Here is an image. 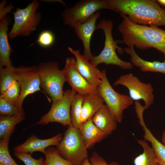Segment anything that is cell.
Wrapping results in <instances>:
<instances>
[{
  "instance_id": "1",
  "label": "cell",
  "mask_w": 165,
  "mask_h": 165,
  "mask_svg": "<svg viewBox=\"0 0 165 165\" xmlns=\"http://www.w3.org/2000/svg\"><path fill=\"white\" fill-rule=\"evenodd\" d=\"M112 10L127 16L134 23L165 26V10L155 0H104Z\"/></svg>"
},
{
  "instance_id": "2",
  "label": "cell",
  "mask_w": 165,
  "mask_h": 165,
  "mask_svg": "<svg viewBox=\"0 0 165 165\" xmlns=\"http://www.w3.org/2000/svg\"><path fill=\"white\" fill-rule=\"evenodd\" d=\"M123 18L118 29L122 35V40L118 43L126 44L129 47L135 46L144 50L152 48L162 53L165 57V31L158 27L143 25L129 20L126 15L121 14Z\"/></svg>"
},
{
  "instance_id": "3",
  "label": "cell",
  "mask_w": 165,
  "mask_h": 165,
  "mask_svg": "<svg viewBox=\"0 0 165 165\" xmlns=\"http://www.w3.org/2000/svg\"><path fill=\"white\" fill-rule=\"evenodd\" d=\"M113 25L112 20H102L96 24V29H101L104 32L105 45L101 53L94 57L90 62L97 67L100 64L105 63L117 66L123 69H132L133 65L131 62L122 60L116 54V50L120 54H122L123 50L122 47L118 46L116 41L113 39L112 34Z\"/></svg>"
},
{
  "instance_id": "4",
  "label": "cell",
  "mask_w": 165,
  "mask_h": 165,
  "mask_svg": "<svg viewBox=\"0 0 165 165\" xmlns=\"http://www.w3.org/2000/svg\"><path fill=\"white\" fill-rule=\"evenodd\" d=\"M57 150L63 158L72 165H82L88 159V153L79 128L72 125L68 127Z\"/></svg>"
},
{
  "instance_id": "5",
  "label": "cell",
  "mask_w": 165,
  "mask_h": 165,
  "mask_svg": "<svg viewBox=\"0 0 165 165\" xmlns=\"http://www.w3.org/2000/svg\"><path fill=\"white\" fill-rule=\"evenodd\" d=\"M37 68L40 86L51 98L53 101L63 98L64 84L66 82L63 70L59 69L55 61L41 63Z\"/></svg>"
},
{
  "instance_id": "6",
  "label": "cell",
  "mask_w": 165,
  "mask_h": 165,
  "mask_svg": "<svg viewBox=\"0 0 165 165\" xmlns=\"http://www.w3.org/2000/svg\"><path fill=\"white\" fill-rule=\"evenodd\" d=\"M40 6L37 0H34L24 8H17L13 13L14 21L8 33L9 39L27 36L36 30L41 19V13L36 11Z\"/></svg>"
},
{
  "instance_id": "7",
  "label": "cell",
  "mask_w": 165,
  "mask_h": 165,
  "mask_svg": "<svg viewBox=\"0 0 165 165\" xmlns=\"http://www.w3.org/2000/svg\"><path fill=\"white\" fill-rule=\"evenodd\" d=\"M102 72L101 82L97 87L98 93L103 98L118 122L121 123L123 119V111L133 104V101L130 96L116 92L110 83L105 70Z\"/></svg>"
},
{
  "instance_id": "8",
  "label": "cell",
  "mask_w": 165,
  "mask_h": 165,
  "mask_svg": "<svg viewBox=\"0 0 165 165\" xmlns=\"http://www.w3.org/2000/svg\"><path fill=\"white\" fill-rule=\"evenodd\" d=\"M102 9L112 10L104 0H82L77 2L72 7L66 9L61 16L64 24L74 28Z\"/></svg>"
},
{
  "instance_id": "9",
  "label": "cell",
  "mask_w": 165,
  "mask_h": 165,
  "mask_svg": "<svg viewBox=\"0 0 165 165\" xmlns=\"http://www.w3.org/2000/svg\"><path fill=\"white\" fill-rule=\"evenodd\" d=\"M14 73L16 80L20 87V97L16 107L20 114L24 116L22 105L28 95L40 90V81L37 66H20L15 68Z\"/></svg>"
},
{
  "instance_id": "10",
  "label": "cell",
  "mask_w": 165,
  "mask_h": 165,
  "mask_svg": "<svg viewBox=\"0 0 165 165\" xmlns=\"http://www.w3.org/2000/svg\"><path fill=\"white\" fill-rule=\"evenodd\" d=\"M76 93L72 89L66 90L64 92L63 98L53 101L49 111L34 125H45L50 123L57 122L68 127L72 126L70 109Z\"/></svg>"
},
{
  "instance_id": "11",
  "label": "cell",
  "mask_w": 165,
  "mask_h": 165,
  "mask_svg": "<svg viewBox=\"0 0 165 165\" xmlns=\"http://www.w3.org/2000/svg\"><path fill=\"white\" fill-rule=\"evenodd\" d=\"M118 85L124 86L128 89L130 97L133 101L143 100L145 102L143 107L144 111L154 102L153 89L152 85L141 82L131 73L121 76L114 83V86Z\"/></svg>"
},
{
  "instance_id": "12",
  "label": "cell",
  "mask_w": 165,
  "mask_h": 165,
  "mask_svg": "<svg viewBox=\"0 0 165 165\" xmlns=\"http://www.w3.org/2000/svg\"><path fill=\"white\" fill-rule=\"evenodd\" d=\"M63 70L66 82L76 93L83 95L91 93H98L97 87L90 84L78 70L75 58L67 57Z\"/></svg>"
},
{
  "instance_id": "13",
  "label": "cell",
  "mask_w": 165,
  "mask_h": 165,
  "mask_svg": "<svg viewBox=\"0 0 165 165\" xmlns=\"http://www.w3.org/2000/svg\"><path fill=\"white\" fill-rule=\"evenodd\" d=\"M68 49L74 56L77 68L81 75L92 85L98 86L101 82L102 72L81 54L78 50L69 47Z\"/></svg>"
},
{
  "instance_id": "14",
  "label": "cell",
  "mask_w": 165,
  "mask_h": 165,
  "mask_svg": "<svg viewBox=\"0 0 165 165\" xmlns=\"http://www.w3.org/2000/svg\"><path fill=\"white\" fill-rule=\"evenodd\" d=\"M63 134H57L51 138L42 139L33 134L23 144L13 148L14 152L32 153L39 152L45 154L46 149L49 146L58 145L62 139Z\"/></svg>"
},
{
  "instance_id": "15",
  "label": "cell",
  "mask_w": 165,
  "mask_h": 165,
  "mask_svg": "<svg viewBox=\"0 0 165 165\" xmlns=\"http://www.w3.org/2000/svg\"><path fill=\"white\" fill-rule=\"evenodd\" d=\"M101 13L97 12L91 16L86 22L75 26L73 28L75 33L83 43V55L90 61L94 56L90 51V43L91 37L96 29V23L100 16Z\"/></svg>"
},
{
  "instance_id": "16",
  "label": "cell",
  "mask_w": 165,
  "mask_h": 165,
  "mask_svg": "<svg viewBox=\"0 0 165 165\" xmlns=\"http://www.w3.org/2000/svg\"><path fill=\"white\" fill-rule=\"evenodd\" d=\"M11 20L6 15L0 22V68H13L10 55L12 50L9 43L8 31Z\"/></svg>"
},
{
  "instance_id": "17",
  "label": "cell",
  "mask_w": 165,
  "mask_h": 165,
  "mask_svg": "<svg viewBox=\"0 0 165 165\" xmlns=\"http://www.w3.org/2000/svg\"><path fill=\"white\" fill-rule=\"evenodd\" d=\"M79 129L87 149L92 148L108 136L94 124L92 118L82 123Z\"/></svg>"
},
{
  "instance_id": "18",
  "label": "cell",
  "mask_w": 165,
  "mask_h": 165,
  "mask_svg": "<svg viewBox=\"0 0 165 165\" xmlns=\"http://www.w3.org/2000/svg\"><path fill=\"white\" fill-rule=\"evenodd\" d=\"M92 120L96 126L108 135L116 129L118 122L105 104L94 115Z\"/></svg>"
},
{
  "instance_id": "19",
  "label": "cell",
  "mask_w": 165,
  "mask_h": 165,
  "mask_svg": "<svg viewBox=\"0 0 165 165\" xmlns=\"http://www.w3.org/2000/svg\"><path fill=\"white\" fill-rule=\"evenodd\" d=\"M125 52L131 57V62L133 65L140 68L143 72H160L165 74V58L163 62L158 61H148L141 58L136 53L134 46L126 47Z\"/></svg>"
},
{
  "instance_id": "20",
  "label": "cell",
  "mask_w": 165,
  "mask_h": 165,
  "mask_svg": "<svg viewBox=\"0 0 165 165\" xmlns=\"http://www.w3.org/2000/svg\"><path fill=\"white\" fill-rule=\"evenodd\" d=\"M104 101L98 94L91 93L84 95L80 121L82 123L90 118L104 105Z\"/></svg>"
},
{
  "instance_id": "21",
  "label": "cell",
  "mask_w": 165,
  "mask_h": 165,
  "mask_svg": "<svg viewBox=\"0 0 165 165\" xmlns=\"http://www.w3.org/2000/svg\"><path fill=\"white\" fill-rule=\"evenodd\" d=\"M144 134L145 141L150 142L156 161L159 165H165V145L159 141L147 128L145 123L141 124Z\"/></svg>"
},
{
  "instance_id": "22",
  "label": "cell",
  "mask_w": 165,
  "mask_h": 165,
  "mask_svg": "<svg viewBox=\"0 0 165 165\" xmlns=\"http://www.w3.org/2000/svg\"><path fill=\"white\" fill-rule=\"evenodd\" d=\"M24 116L20 115L0 116V138L10 137L16 125L24 119Z\"/></svg>"
},
{
  "instance_id": "23",
  "label": "cell",
  "mask_w": 165,
  "mask_h": 165,
  "mask_svg": "<svg viewBox=\"0 0 165 165\" xmlns=\"http://www.w3.org/2000/svg\"><path fill=\"white\" fill-rule=\"evenodd\" d=\"M137 141L143 148V152L136 157L134 165H159L157 163L152 147L145 140L138 139Z\"/></svg>"
},
{
  "instance_id": "24",
  "label": "cell",
  "mask_w": 165,
  "mask_h": 165,
  "mask_svg": "<svg viewBox=\"0 0 165 165\" xmlns=\"http://www.w3.org/2000/svg\"><path fill=\"white\" fill-rule=\"evenodd\" d=\"M84 95L76 93L72 100L70 109V116L72 125L79 128L82 124L80 118Z\"/></svg>"
},
{
  "instance_id": "25",
  "label": "cell",
  "mask_w": 165,
  "mask_h": 165,
  "mask_svg": "<svg viewBox=\"0 0 165 165\" xmlns=\"http://www.w3.org/2000/svg\"><path fill=\"white\" fill-rule=\"evenodd\" d=\"M45 155L44 165H72L70 162L61 156L57 149L54 147L47 148Z\"/></svg>"
},
{
  "instance_id": "26",
  "label": "cell",
  "mask_w": 165,
  "mask_h": 165,
  "mask_svg": "<svg viewBox=\"0 0 165 165\" xmlns=\"http://www.w3.org/2000/svg\"><path fill=\"white\" fill-rule=\"evenodd\" d=\"M15 67L0 68V92L6 91L16 80L14 73Z\"/></svg>"
},
{
  "instance_id": "27",
  "label": "cell",
  "mask_w": 165,
  "mask_h": 165,
  "mask_svg": "<svg viewBox=\"0 0 165 165\" xmlns=\"http://www.w3.org/2000/svg\"><path fill=\"white\" fill-rule=\"evenodd\" d=\"M20 93V87L18 81H14L9 87L0 95L16 106Z\"/></svg>"
},
{
  "instance_id": "28",
  "label": "cell",
  "mask_w": 165,
  "mask_h": 165,
  "mask_svg": "<svg viewBox=\"0 0 165 165\" xmlns=\"http://www.w3.org/2000/svg\"><path fill=\"white\" fill-rule=\"evenodd\" d=\"M10 137L0 140V162L6 165H19L12 157L9 149Z\"/></svg>"
},
{
  "instance_id": "29",
  "label": "cell",
  "mask_w": 165,
  "mask_h": 165,
  "mask_svg": "<svg viewBox=\"0 0 165 165\" xmlns=\"http://www.w3.org/2000/svg\"><path fill=\"white\" fill-rule=\"evenodd\" d=\"M0 115V116H11L14 115H21L16 106L1 95Z\"/></svg>"
},
{
  "instance_id": "30",
  "label": "cell",
  "mask_w": 165,
  "mask_h": 165,
  "mask_svg": "<svg viewBox=\"0 0 165 165\" xmlns=\"http://www.w3.org/2000/svg\"><path fill=\"white\" fill-rule=\"evenodd\" d=\"M30 153L14 152V156L25 165H44V160L42 157L36 159L33 158Z\"/></svg>"
},
{
  "instance_id": "31",
  "label": "cell",
  "mask_w": 165,
  "mask_h": 165,
  "mask_svg": "<svg viewBox=\"0 0 165 165\" xmlns=\"http://www.w3.org/2000/svg\"><path fill=\"white\" fill-rule=\"evenodd\" d=\"M55 40V36L52 31L45 30L40 33L35 43H38L42 47L48 48L53 44Z\"/></svg>"
},
{
  "instance_id": "32",
  "label": "cell",
  "mask_w": 165,
  "mask_h": 165,
  "mask_svg": "<svg viewBox=\"0 0 165 165\" xmlns=\"http://www.w3.org/2000/svg\"><path fill=\"white\" fill-rule=\"evenodd\" d=\"M89 160L92 165H120L116 161L108 163L104 159L94 152H93Z\"/></svg>"
},
{
  "instance_id": "33",
  "label": "cell",
  "mask_w": 165,
  "mask_h": 165,
  "mask_svg": "<svg viewBox=\"0 0 165 165\" xmlns=\"http://www.w3.org/2000/svg\"><path fill=\"white\" fill-rule=\"evenodd\" d=\"M6 4V1L5 0L2 1L0 3V20L6 16L8 13L11 12L13 8V6L12 5L5 7Z\"/></svg>"
},
{
  "instance_id": "34",
  "label": "cell",
  "mask_w": 165,
  "mask_h": 165,
  "mask_svg": "<svg viewBox=\"0 0 165 165\" xmlns=\"http://www.w3.org/2000/svg\"><path fill=\"white\" fill-rule=\"evenodd\" d=\"M161 140L162 143L165 145V130H164L162 134Z\"/></svg>"
},
{
  "instance_id": "35",
  "label": "cell",
  "mask_w": 165,
  "mask_h": 165,
  "mask_svg": "<svg viewBox=\"0 0 165 165\" xmlns=\"http://www.w3.org/2000/svg\"><path fill=\"white\" fill-rule=\"evenodd\" d=\"M82 165H92L90 161L89 160L86 159L82 163Z\"/></svg>"
},
{
  "instance_id": "36",
  "label": "cell",
  "mask_w": 165,
  "mask_h": 165,
  "mask_svg": "<svg viewBox=\"0 0 165 165\" xmlns=\"http://www.w3.org/2000/svg\"><path fill=\"white\" fill-rule=\"evenodd\" d=\"M156 1L158 3L165 6V0H156Z\"/></svg>"
},
{
  "instance_id": "37",
  "label": "cell",
  "mask_w": 165,
  "mask_h": 165,
  "mask_svg": "<svg viewBox=\"0 0 165 165\" xmlns=\"http://www.w3.org/2000/svg\"><path fill=\"white\" fill-rule=\"evenodd\" d=\"M0 165H6L0 162Z\"/></svg>"
}]
</instances>
